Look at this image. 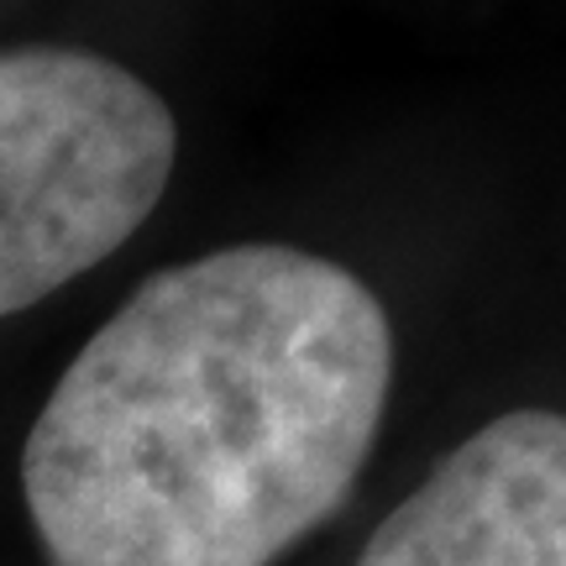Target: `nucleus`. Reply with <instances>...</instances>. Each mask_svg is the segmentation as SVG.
<instances>
[{
	"label": "nucleus",
	"instance_id": "f257e3e1",
	"mask_svg": "<svg viewBox=\"0 0 566 566\" xmlns=\"http://www.w3.org/2000/svg\"><path fill=\"white\" fill-rule=\"evenodd\" d=\"M394 325L352 268L283 242L153 273L63 367L21 446L48 566H273L363 472Z\"/></svg>",
	"mask_w": 566,
	"mask_h": 566
},
{
	"label": "nucleus",
	"instance_id": "7ed1b4c3",
	"mask_svg": "<svg viewBox=\"0 0 566 566\" xmlns=\"http://www.w3.org/2000/svg\"><path fill=\"white\" fill-rule=\"evenodd\" d=\"M357 566H566V415L472 430L367 535Z\"/></svg>",
	"mask_w": 566,
	"mask_h": 566
},
{
	"label": "nucleus",
	"instance_id": "f03ea898",
	"mask_svg": "<svg viewBox=\"0 0 566 566\" xmlns=\"http://www.w3.org/2000/svg\"><path fill=\"white\" fill-rule=\"evenodd\" d=\"M174 163L179 122L132 69L84 48L0 53V315L132 242Z\"/></svg>",
	"mask_w": 566,
	"mask_h": 566
}]
</instances>
